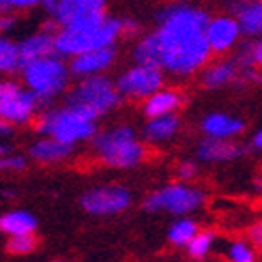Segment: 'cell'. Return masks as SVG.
<instances>
[{
    "label": "cell",
    "mask_w": 262,
    "mask_h": 262,
    "mask_svg": "<svg viewBox=\"0 0 262 262\" xmlns=\"http://www.w3.org/2000/svg\"><path fill=\"white\" fill-rule=\"evenodd\" d=\"M244 36L238 19L232 13L210 17L206 25V39L213 55H225L234 49Z\"/></svg>",
    "instance_id": "7c38bea8"
},
{
    "label": "cell",
    "mask_w": 262,
    "mask_h": 262,
    "mask_svg": "<svg viewBox=\"0 0 262 262\" xmlns=\"http://www.w3.org/2000/svg\"><path fill=\"white\" fill-rule=\"evenodd\" d=\"M92 148L96 158L111 169H133L146 158L144 141L126 124L98 131L92 139Z\"/></svg>",
    "instance_id": "277c9868"
},
{
    "label": "cell",
    "mask_w": 262,
    "mask_h": 262,
    "mask_svg": "<svg viewBox=\"0 0 262 262\" xmlns=\"http://www.w3.org/2000/svg\"><path fill=\"white\" fill-rule=\"evenodd\" d=\"M38 246V240L34 234H21V236H10L8 240V253L11 255H28L32 253Z\"/></svg>",
    "instance_id": "f1b7e54d"
},
{
    "label": "cell",
    "mask_w": 262,
    "mask_h": 262,
    "mask_svg": "<svg viewBox=\"0 0 262 262\" xmlns=\"http://www.w3.org/2000/svg\"><path fill=\"white\" fill-rule=\"evenodd\" d=\"M27 167V159L23 156H0V170H23Z\"/></svg>",
    "instance_id": "4dcf8cb0"
},
{
    "label": "cell",
    "mask_w": 262,
    "mask_h": 262,
    "mask_svg": "<svg viewBox=\"0 0 262 262\" xmlns=\"http://www.w3.org/2000/svg\"><path fill=\"white\" fill-rule=\"evenodd\" d=\"M38 223L32 213L15 210L8 212L0 217V230L8 236H21V234H34Z\"/></svg>",
    "instance_id": "7402d4cb"
},
{
    "label": "cell",
    "mask_w": 262,
    "mask_h": 262,
    "mask_svg": "<svg viewBox=\"0 0 262 262\" xmlns=\"http://www.w3.org/2000/svg\"><path fill=\"white\" fill-rule=\"evenodd\" d=\"M176 176L180 182H193L199 176V165L191 159H186L176 167Z\"/></svg>",
    "instance_id": "f546056e"
},
{
    "label": "cell",
    "mask_w": 262,
    "mask_h": 262,
    "mask_svg": "<svg viewBox=\"0 0 262 262\" xmlns=\"http://www.w3.org/2000/svg\"><path fill=\"white\" fill-rule=\"evenodd\" d=\"M81 206L92 215H116L131 206V193L124 186L94 187L81 196Z\"/></svg>",
    "instance_id": "30bf717a"
},
{
    "label": "cell",
    "mask_w": 262,
    "mask_h": 262,
    "mask_svg": "<svg viewBox=\"0 0 262 262\" xmlns=\"http://www.w3.org/2000/svg\"><path fill=\"white\" fill-rule=\"evenodd\" d=\"M217 244V234L213 230H199V234L187 244L186 251L193 260H206L215 249Z\"/></svg>",
    "instance_id": "d4e9b609"
},
{
    "label": "cell",
    "mask_w": 262,
    "mask_h": 262,
    "mask_svg": "<svg viewBox=\"0 0 262 262\" xmlns=\"http://www.w3.org/2000/svg\"><path fill=\"white\" fill-rule=\"evenodd\" d=\"M49 15L58 28L71 27L77 23L107 15V0H56Z\"/></svg>",
    "instance_id": "8fae6325"
},
{
    "label": "cell",
    "mask_w": 262,
    "mask_h": 262,
    "mask_svg": "<svg viewBox=\"0 0 262 262\" xmlns=\"http://www.w3.org/2000/svg\"><path fill=\"white\" fill-rule=\"evenodd\" d=\"M8 152H10V148H8V144H4V142H0V156H6Z\"/></svg>",
    "instance_id": "ab89813d"
},
{
    "label": "cell",
    "mask_w": 262,
    "mask_h": 262,
    "mask_svg": "<svg viewBox=\"0 0 262 262\" xmlns=\"http://www.w3.org/2000/svg\"><path fill=\"white\" fill-rule=\"evenodd\" d=\"M246 146L236 139H212L204 137L196 146V158L202 163H230L246 156Z\"/></svg>",
    "instance_id": "5bb4252c"
},
{
    "label": "cell",
    "mask_w": 262,
    "mask_h": 262,
    "mask_svg": "<svg viewBox=\"0 0 262 262\" xmlns=\"http://www.w3.org/2000/svg\"><path fill=\"white\" fill-rule=\"evenodd\" d=\"M2 13H11V8L8 4V0H0V15Z\"/></svg>",
    "instance_id": "f35d334b"
},
{
    "label": "cell",
    "mask_w": 262,
    "mask_h": 262,
    "mask_svg": "<svg viewBox=\"0 0 262 262\" xmlns=\"http://www.w3.org/2000/svg\"><path fill=\"white\" fill-rule=\"evenodd\" d=\"M21 75L23 82L39 99L41 107L60 98L68 90L70 79L73 77L70 71V62H66L64 56L58 53L23 64Z\"/></svg>",
    "instance_id": "5b68a950"
},
{
    "label": "cell",
    "mask_w": 262,
    "mask_h": 262,
    "mask_svg": "<svg viewBox=\"0 0 262 262\" xmlns=\"http://www.w3.org/2000/svg\"><path fill=\"white\" fill-rule=\"evenodd\" d=\"M73 154V146L56 141L53 137H41L30 146V158L38 163H60Z\"/></svg>",
    "instance_id": "44dd1931"
},
{
    "label": "cell",
    "mask_w": 262,
    "mask_h": 262,
    "mask_svg": "<svg viewBox=\"0 0 262 262\" xmlns=\"http://www.w3.org/2000/svg\"><path fill=\"white\" fill-rule=\"evenodd\" d=\"M55 262H62V260H55Z\"/></svg>",
    "instance_id": "7bdbcfd3"
},
{
    "label": "cell",
    "mask_w": 262,
    "mask_h": 262,
    "mask_svg": "<svg viewBox=\"0 0 262 262\" xmlns=\"http://www.w3.org/2000/svg\"><path fill=\"white\" fill-rule=\"evenodd\" d=\"M229 13L238 19L244 36H262V0H230Z\"/></svg>",
    "instance_id": "2e32d148"
},
{
    "label": "cell",
    "mask_w": 262,
    "mask_h": 262,
    "mask_svg": "<svg viewBox=\"0 0 262 262\" xmlns=\"http://www.w3.org/2000/svg\"><path fill=\"white\" fill-rule=\"evenodd\" d=\"M13 135V124L6 122L4 118H0V139H6V137Z\"/></svg>",
    "instance_id": "d590c367"
},
{
    "label": "cell",
    "mask_w": 262,
    "mask_h": 262,
    "mask_svg": "<svg viewBox=\"0 0 262 262\" xmlns=\"http://www.w3.org/2000/svg\"><path fill=\"white\" fill-rule=\"evenodd\" d=\"M139 32H141V25H139L137 19H133V17H122V36L131 38V36H137Z\"/></svg>",
    "instance_id": "e575fe53"
},
{
    "label": "cell",
    "mask_w": 262,
    "mask_h": 262,
    "mask_svg": "<svg viewBox=\"0 0 262 262\" xmlns=\"http://www.w3.org/2000/svg\"><path fill=\"white\" fill-rule=\"evenodd\" d=\"M96 118L71 103L51 107L36 116V131L41 137H53L56 141L75 146L79 142L92 141L98 133Z\"/></svg>",
    "instance_id": "3957f363"
},
{
    "label": "cell",
    "mask_w": 262,
    "mask_h": 262,
    "mask_svg": "<svg viewBox=\"0 0 262 262\" xmlns=\"http://www.w3.org/2000/svg\"><path fill=\"white\" fill-rule=\"evenodd\" d=\"M182 103H184V96L176 88L163 86L142 101V115L146 116V118L176 115V111L180 109Z\"/></svg>",
    "instance_id": "d6986e66"
},
{
    "label": "cell",
    "mask_w": 262,
    "mask_h": 262,
    "mask_svg": "<svg viewBox=\"0 0 262 262\" xmlns=\"http://www.w3.org/2000/svg\"><path fill=\"white\" fill-rule=\"evenodd\" d=\"M242 75L247 77V79H251V81H257L258 84H262V73H257L255 70H246V71H242Z\"/></svg>",
    "instance_id": "8d00e7d4"
},
{
    "label": "cell",
    "mask_w": 262,
    "mask_h": 262,
    "mask_svg": "<svg viewBox=\"0 0 262 262\" xmlns=\"http://www.w3.org/2000/svg\"><path fill=\"white\" fill-rule=\"evenodd\" d=\"M182 2H187V0H182Z\"/></svg>",
    "instance_id": "b9f144b4"
},
{
    "label": "cell",
    "mask_w": 262,
    "mask_h": 262,
    "mask_svg": "<svg viewBox=\"0 0 262 262\" xmlns=\"http://www.w3.org/2000/svg\"><path fill=\"white\" fill-rule=\"evenodd\" d=\"M122 99L124 98L118 92L116 81L103 73V75L77 79V82L68 92L66 103L75 105L98 120L101 116L113 113L122 103Z\"/></svg>",
    "instance_id": "8992f818"
},
{
    "label": "cell",
    "mask_w": 262,
    "mask_h": 262,
    "mask_svg": "<svg viewBox=\"0 0 262 262\" xmlns=\"http://www.w3.org/2000/svg\"><path fill=\"white\" fill-rule=\"evenodd\" d=\"M247 238H249V242L262 253V221H257V223H253L251 227H249Z\"/></svg>",
    "instance_id": "836d02e7"
},
{
    "label": "cell",
    "mask_w": 262,
    "mask_h": 262,
    "mask_svg": "<svg viewBox=\"0 0 262 262\" xmlns=\"http://www.w3.org/2000/svg\"><path fill=\"white\" fill-rule=\"evenodd\" d=\"M180 126V118L176 115L148 118L144 127H142V141L148 144H165L178 135Z\"/></svg>",
    "instance_id": "ffe728a7"
},
{
    "label": "cell",
    "mask_w": 262,
    "mask_h": 262,
    "mask_svg": "<svg viewBox=\"0 0 262 262\" xmlns=\"http://www.w3.org/2000/svg\"><path fill=\"white\" fill-rule=\"evenodd\" d=\"M116 56H118V53H116L115 45L86 51V53H81V55L70 58V71L75 79L103 75L115 66Z\"/></svg>",
    "instance_id": "4fadbf2b"
},
{
    "label": "cell",
    "mask_w": 262,
    "mask_h": 262,
    "mask_svg": "<svg viewBox=\"0 0 262 262\" xmlns=\"http://www.w3.org/2000/svg\"><path fill=\"white\" fill-rule=\"evenodd\" d=\"M253 148L257 150V152H262V129H258L255 135H253V141H251Z\"/></svg>",
    "instance_id": "74e56055"
},
{
    "label": "cell",
    "mask_w": 262,
    "mask_h": 262,
    "mask_svg": "<svg viewBox=\"0 0 262 262\" xmlns=\"http://www.w3.org/2000/svg\"><path fill=\"white\" fill-rule=\"evenodd\" d=\"M56 30H58V25L51 19L41 30L30 34L28 38L23 39L21 43H19L21 64H27V62L38 60V58H43V56L55 55L56 53Z\"/></svg>",
    "instance_id": "9a60e30c"
},
{
    "label": "cell",
    "mask_w": 262,
    "mask_h": 262,
    "mask_svg": "<svg viewBox=\"0 0 262 262\" xmlns=\"http://www.w3.org/2000/svg\"><path fill=\"white\" fill-rule=\"evenodd\" d=\"M122 38V17L101 15L56 30V53L64 58L115 45Z\"/></svg>",
    "instance_id": "7a4b0ae2"
},
{
    "label": "cell",
    "mask_w": 262,
    "mask_h": 262,
    "mask_svg": "<svg viewBox=\"0 0 262 262\" xmlns=\"http://www.w3.org/2000/svg\"><path fill=\"white\" fill-rule=\"evenodd\" d=\"M246 129L244 120L227 113H210L202 118L201 131L212 139H236Z\"/></svg>",
    "instance_id": "e0dca14e"
},
{
    "label": "cell",
    "mask_w": 262,
    "mask_h": 262,
    "mask_svg": "<svg viewBox=\"0 0 262 262\" xmlns=\"http://www.w3.org/2000/svg\"><path fill=\"white\" fill-rule=\"evenodd\" d=\"M242 75V68L236 62V58L232 60H217L213 64H208L201 73V82L202 86L208 90H217V88H225L232 84L234 81H238V77Z\"/></svg>",
    "instance_id": "ac0fdd59"
},
{
    "label": "cell",
    "mask_w": 262,
    "mask_h": 262,
    "mask_svg": "<svg viewBox=\"0 0 262 262\" xmlns=\"http://www.w3.org/2000/svg\"><path fill=\"white\" fill-rule=\"evenodd\" d=\"M236 62L240 64L242 71L262 68V38H257L249 43L242 45L240 53L236 55Z\"/></svg>",
    "instance_id": "83f0119b"
},
{
    "label": "cell",
    "mask_w": 262,
    "mask_h": 262,
    "mask_svg": "<svg viewBox=\"0 0 262 262\" xmlns=\"http://www.w3.org/2000/svg\"><path fill=\"white\" fill-rule=\"evenodd\" d=\"M21 53L19 43L0 36V75H10L13 71L21 70Z\"/></svg>",
    "instance_id": "4316f807"
},
{
    "label": "cell",
    "mask_w": 262,
    "mask_h": 262,
    "mask_svg": "<svg viewBox=\"0 0 262 262\" xmlns=\"http://www.w3.org/2000/svg\"><path fill=\"white\" fill-rule=\"evenodd\" d=\"M17 28V15L15 11L11 13H2L0 15V34H10Z\"/></svg>",
    "instance_id": "1f68e13d"
},
{
    "label": "cell",
    "mask_w": 262,
    "mask_h": 262,
    "mask_svg": "<svg viewBox=\"0 0 262 262\" xmlns=\"http://www.w3.org/2000/svg\"><path fill=\"white\" fill-rule=\"evenodd\" d=\"M210 15L196 6L178 0L158 13L154 30L159 49V68L174 77H191L210 64L212 49L206 39Z\"/></svg>",
    "instance_id": "6da1fadb"
},
{
    "label": "cell",
    "mask_w": 262,
    "mask_h": 262,
    "mask_svg": "<svg viewBox=\"0 0 262 262\" xmlns=\"http://www.w3.org/2000/svg\"><path fill=\"white\" fill-rule=\"evenodd\" d=\"M257 187H258V189H260V191H262V174L258 176V180H257Z\"/></svg>",
    "instance_id": "60d3db41"
},
{
    "label": "cell",
    "mask_w": 262,
    "mask_h": 262,
    "mask_svg": "<svg viewBox=\"0 0 262 262\" xmlns=\"http://www.w3.org/2000/svg\"><path fill=\"white\" fill-rule=\"evenodd\" d=\"M204 204H206V193L201 187L191 186L189 182H174L163 186L144 199V210L165 212L176 217L191 215L202 210Z\"/></svg>",
    "instance_id": "52a82bcc"
},
{
    "label": "cell",
    "mask_w": 262,
    "mask_h": 262,
    "mask_svg": "<svg viewBox=\"0 0 262 262\" xmlns=\"http://www.w3.org/2000/svg\"><path fill=\"white\" fill-rule=\"evenodd\" d=\"M39 99L34 96L25 82L11 79L0 81V118L13 126H27L39 115Z\"/></svg>",
    "instance_id": "ba28073f"
},
{
    "label": "cell",
    "mask_w": 262,
    "mask_h": 262,
    "mask_svg": "<svg viewBox=\"0 0 262 262\" xmlns=\"http://www.w3.org/2000/svg\"><path fill=\"white\" fill-rule=\"evenodd\" d=\"M11 11H27L36 6H43L45 0H8Z\"/></svg>",
    "instance_id": "d6a6232c"
},
{
    "label": "cell",
    "mask_w": 262,
    "mask_h": 262,
    "mask_svg": "<svg viewBox=\"0 0 262 262\" xmlns=\"http://www.w3.org/2000/svg\"><path fill=\"white\" fill-rule=\"evenodd\" d=\"M223 257L227 262H258V249L249 242V238H234L225 244Z\"/></svg>",
    "instance_id": "cb8c5ba5"
},
{
    "label": "cell",
    "mask_w": 262,
    "mask_h": 262,
    "mask_svg": "<svg viewBox=\"0 0 262 262\" xmlns=\"http://www.w3.org/2000/svg\"><path fill=\"white\" fill-rule=\"evenodd\" d=\"M133 60L137 64L159 66V49L154 32L144 34V36L137 39L135 47H133Z\"/></svg>",
    "instance_id": "484cf974"
},
{
    "label": "cell",
    "mask_w": 262,
    "mask_h": 262,
    "mask_svg": "<svg viewBox=\"0 0 262 262\" xmlns=\"http://www.w3.org/2000/svg\"><path fill=\"white\" fill-rule=\"evenodd\" d=\"M199 223L191 215H182V217H176V221H172L167 230V240L172 244L174 247H184L186 249L187 244L199 234Z\"/></svg>",
    "instance_id": "603a6c76"
},
{
    "label": "cell",
    "mask_w": 262,
    "mask_h": 262,
    "mask_svg": "<svg viewBox=\"0 0 262 262\" xmlns=\"http://www.w3.org/2000/svg\"><path fill=\"white\" fill-rule=\"evenodd\" d=\"M118 92L124 99L131 101H144L154 92L165 86V71L159 66L133 64L124 70L116 79Z\"/></svg>",
    "instance_id": "9c48e42d"
}]
</instances>
